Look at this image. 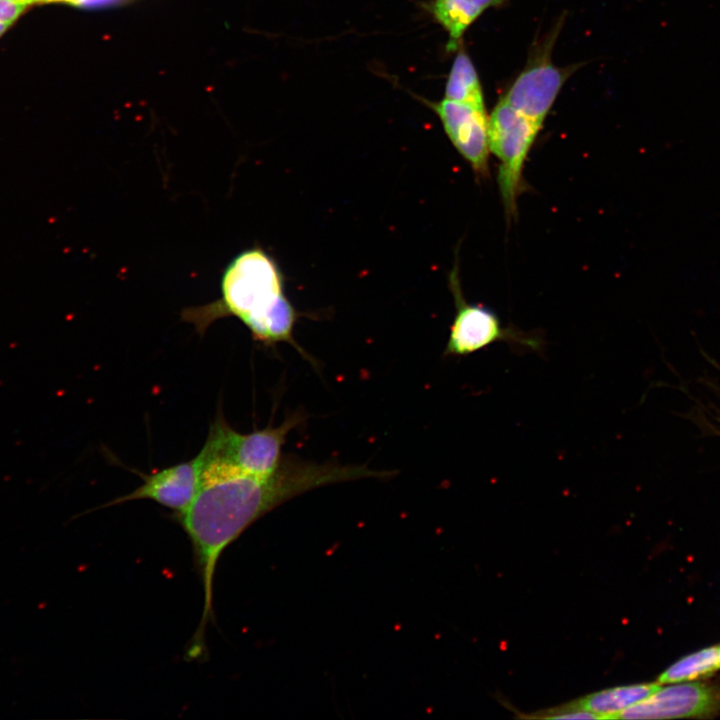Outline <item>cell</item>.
<instances>
[{"mask_svg": "<svg viewBox=\"0 0 720 720\" xmlns=\"http://www.w3.org/2000/svg\"><path fill=\"white\" fill-rule=\"evenodd\" d=\"M30 7L43 4H65L73 7H88L97 0H24Z\"/></svg>", "mask_w": 720, "mask_h": 720, "instance_id": "obj_16", "label": "cell"}, {"mask_svg": "<svg viewBox=\"0 0 720 720\" xmlns=\"http://www.w3.org/2000/svg\"><path fill=\"white\" fill-rule=\"evenodd\" d=\"M300 314L284 294V278L275 259L254 245L238 253L220 279V297L213 302L184 308L180 318L204 335L209 326L227 317L238 318L253 340L264 346L286 342L306 355L293 330Z\"/></svg>", "mask_w": 720, "mask_h": 720, "instance_id": "obj_2", "label": "cell"}, {"mask_svg": "<svg viewBox=\"0 0 720 720\" xmlns=\"http://www.w3.org/2000/svg\"><path fill=\"white\" fill-rule=\"evenodd\" d=\"M200 466L197 494L190 506L177 514L192 543L202 577L203 614L192 645L199 650L203 649V634L212 611L213 580L220 556L253 522L307 490L393 474L366 465L316 463L288 455L283 456L279 467L269 475L247 473L220 463L200 462Z\"/></svg>", "mask_w": 720, "mask_h": 720, "instance_id": "obj_1", "label": "cell"}, {"mask_svg": "<svg viewBox=\"0 0 720 720\" xmlns=\"http://www.w3.org/2000/svg\"><path fill=\"white\" fill-rule=\"evenodd\" d=\"M714 410H715L716 412H715V414H712V416H713V418H714V420H715V423H717V424H707L708 427H709L708 430H709L710 432H713V433L718 434V435L720 436V409H719V408H714Z\"/></svg>", "mask_w": 720, "mask_h": 720, "instance_id": "obj_17", "label": "cell"}, {"mask_svg": "<svg viewBox=\"0 0 720 720\" xmlns=\"http://www.w3.org/2000/svg\"><path fill=\"white\" fill-rule=\"evenodd\" d=\"M29 8L24 0H0V23L13 25Z\"/></svg>", "mask_w": 720, "mask_h": 720, "instance_id": "obj_14", "label": "cell"}, {"mask_svg": "<svg viewBox=\"0 0 720 720\" xmlns=\"http://www.w3.org/2000/svg\"><path fill=\"white\" fill-rule=\"evenodd\" d=\"M449 287L456 313L444 350L446 356H467L500 341L508 343L515 351H543L545 342L541 335L505 327L490 308L467 302L461 291L457 265L451 271Z\"/></svg>", "mask_w": 720, "mask_h": 720, "instance_id": "obj_4", "label": "cell"}, {"mask_svg": "<svg viewBox=\"0 0 720 720\" xmlns=\"http://www.w3.org/2000/svg\"><path fill=\"white\" fill-rule=\"evenodd\" d=\"M555 36L534 49L528 63L502 99L512 108L543 125L572 67H558L551 60Z\"/></svg>", "mask_w": 720, "mask_h": 720, "instance_id": "obj_6", "label": "cell"}, {"mask_svg": "<svg viewBox=\"0 0 720 720\" xmlns=\"http://www.w3.org/2000/svg\"><path fill=\"white\" fill-rule=\"evenodd\" d=\"M422 101L439 117L449 140L475 175L487 177L490 149L486 109L446 98L437 102Z\"/></svg>", "mask_w": 720, "mask_h": 720, "instance_id": "obj_7", "label": "cell"}, {"mask_svg": "<svg viewBox=\"0 0 720 720\" xmlns=\"http://www.w3.org/2000/svg\"><path fill=\"white\" fill-rule=\"evenodd\" d=\"M143 483L129 494L118 497L108 505L149 499L177 514L183 513L193 502L201 479L198 457L143 475Z\"/></svg>", "mask_w": 720, "mask_h": 720, "instance_id": "obj_9", "label": "cell"}, {"mask_svg": "<svg viewBox=\"0 0 720 720\" xmlns=\"http://www.w3.org/2000/svg\"><path fill=\"white\" fill-rule=\"evenodd\" d=\"M717 712H720V687L689 681L660 686L644 700L622 711L617 718H698Z\"/></svg>", "mask_w": 720, "mask_h": 720, "instance_id": "obj_8", "label": "cell"}, {"mask_svg": "<svg viewBox=\"0 0 720 720\" xmlns=\"http://www.w3.org/2000/svg\"><path fill=\"white\" fill-rule=\"evenodd\" d=\"M12 26V24L9 23H0V38L9 30V28Z\"/></svg>", "mask_w": 720, "mask_h": 720, "instance_id": "obj_18", "label": "cell"}, {"mask_svg": "<svg viewBox=\"0 0 720 720\" xmlns=\"http://www.w3.org/2000/svg\"><path fill=\"white\" fill-rule=\"evenodd\" d=\"M572 708L565 711H559L556 712V714H551L549 718L553 719H598L597 716L585 709H581L575 706H571Z\"/></svg>", "mask_w": 720, "mask_h": 720, "instance_id": "obj_15", "label": "cell"}, {"mask_svg": "<svg viewBox=\"0 0 720 720\" xmlns=\"http://www.w3.org/2000/svg\"><path fill=\"white\" fill-rule=\"evenodd\" d=\"M720 669V644L689 654L671 666L658 677L662 684L689 682L706 677Z\"/></svg>", "mask_w": 720, "mask_h": 720, "instance_id": "obj_13", "label": "cell"}, {"mask_svg": "<svg viewBox=\"0 0 720 720\" xmlns=\"http://www.w3.org/2000/svg\"><path fill=\"white\" fill-rule=\"evenodd\" d=\"M445 98L485 109L476 68L464 48L459 47L445 85Z\"/></svg>", "mask_w": 720, "mask_h": 720, "instance_id": "obj_12", "label": "cell"}, {"mask_svg": "<svg viewBox=\"0 0 720 720\" xmlns=\"http://www.w3.org/2000/svg\"><path fill=\"white\" fill-rule=\"evenodd\" d=\"M542 127L502 98L488 116L489 149L499 160L497 180L508 218L516 214L524 164Z\"/></svg>", "mask_w": 720, "mask_h": 720, "instance_id": "obj_5", "label": "cell"}, {"mask_svg": "<svg viewBox=\"0 0 720 720\" xmlns=\"http://www.w3.org/2000/svg\"><path fill=\"white\" fill-rule=\"evenodd\" d=\"M507 0H431L424 8L448 34L447 51H456L468 27L486 10Z\"/></svg>", "mask_w": 720, "mask_h": 720, "instance_id": "obj_10", "label": "cell"}, {"mask_svg": "<svg viewBox=\"0 0 720 720\" xmlns=\"http://www.w3.org/2000/svg\"><path fill=\"white\" fill-rule=\"evenodd\" d=\"M303 421L304 415L295 412L279 426L269 425L242 434L229 425L219 407L197 457L203 464L220 463L247 473L272 474L283 459L282 447L287 435Z\"/></svg>", "mask_w": 720, "mask_h": 720, "instance_id": "obj_3", "label": "cell"}, {"mask_svg": "<svg viewBox=\"0 0 720 720\" xmlns=\"http://www.w3.org/2000/svg\"><path fill=\"white\" fill-rule=\"evenodd\" d=\"M660 686L659 682H654L610 688L588 695L573 706L585 709L597 718L614 719L628 707L650 696Z\"/></svg>", "mask_w": 720, "mask_h": 720, "instance_id": "obj_11", "label": "cell"}]
</instances>
